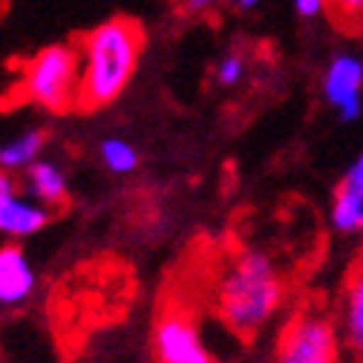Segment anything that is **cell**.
<instances>
[{"label": "cell", "mask_w": 363, "mask_h": 363, "mask_svg": "<svg viewBox=\"0 0 363 363\" xmlns=\"http://www.w3.org/2000/svg\"><path fill=\"white\" fill-rule=\"evenodd\" d=\"M145 50L139 21L113 18L89 29L81 43V110H101L130 86Z\"/></svg>", "instance_id": "1"}, {"label": "cell", "mask_w": 363, "mask_h": 363, "mask_svg": "<svg viewBox=\"0 0 363 363\" xmlns=\"http://www.w3.org/2000/svg\"><path fill=\"white\" fill-rule=\"evenodd\" d=\"M283 297L286 283L271 257L242 248L222 271L216 289V311L219 320L234 335L251 337L277 314Z\"/></svg>", "instance_id": "2"}, {"label": "cell", "mask_w": 363, "mask_h": 363, "mask_svg": "<svg viewBox=\"0 0 363 363\" xmlns=\"http://www.w3.org/2000/svg\"><path fill=\"white\" fill-rule=\"evenodd\" d=\"M18 101L47 113L81 110V52L78 47L52 43L21 64L15 84Z\"/></svg>", "instance_id": "3"}, {"label": "cell", "mask_w": 363, "mask_h": 363, "mask_svg": "<svg viewBox=\"0 0 363 363\" xmlns=\"http://www.w3.org/2000/svg\"><path fill=\"white\" fill-rule=\"evenodd\" d=\"M277 363H340L337 326L317 308H303L277 335Z\"/></svg>", "instance_id": "4"}, {"label": "cell", "mask_w": 363, "mask_h": 363, "mask_svg": "<svg viewBox=\"0 0 363 363\" xmlns=\"http://www.w3.org/2000/svg\"><path fill=\"white\" fill-rule=\"evenodd\" d=\"M153 360L156 363H216L194 314L182 306H164L153 320Z\"/></svg>", "instance_id": "5"}, {"label": "cell", "mask_w": 363, "mask_h": 363, "mask_svg": "<svg viewBox=\"0 0 363 363\" xmlns=\"http://www.w3.org/2000/svg\"><path fill=\"white\" fill-rule=\"evenodd\" d=\"M323 99L337 110L340 121H357L363 113V61L352 52L332 58L323 75Z\"/></svg>", "instance_id": "6"}, {"label": "cell", "mask_w": 363, "mask_h": 363, "mask_svg": "<svg viewBox=\"0 0 363 363\" xmlns=\"http://www.w3.org/2000/svg\"><path fill=\"white\" fill-rule=\"evenodd\" d=\"M50 208L35 199H26L18 194V185L12 173L0 176V231L6 237H32L40 228H47L50 222Z\"/></svg>", "instance_id": "7"}, {"label": "cell", "mask_w": 363, "mask_h": 363, "mask_svg": "<svg viewBox=\"0 0 363 363\" xmlns=\"http://www.w3.org/2000/svg\"><path fill=\"white\" fill-rule=\"evenodd\" d=\"M340 329L346 349L357 363H363V254L349 265L340 300Z\"/></svg>", "instance_id": "8"}, {"label": "cell", "mask_w": 363, "mask_h": 363, "mask_svg": "<svg viewBox=\"0 0 363 363\" xmlns=\"http://www.w3.org/2000/svg\"><path fill=\"white\" fill-rule=\"evenodd\" d=\"M332 225L340 234L363 231V153L349 164L332 199Z\"/></svg>", "instance_id": "9"}, {"label": "cell", "mask_w": 363, "mask_h": 363, "mask_svg": "<svg viewBox=\"0 0 363 363\" xmlns=\"http://www.w3.org/2000/svg\"><path fill=\"white\" fill-rule=\"evenodd\" d=\"M35 289V268L18 242L0 248V303L18 306Z\"/></svg>", "instance_id": "10"}, {"label": "cell", "mask_w": 363, "mask_h": 363, "mask_svg": "<svg viewBox=\"0 0 363 363\" xmlns=\"http://www.w3.org/2000/svg\"><path fill=\"white\" fill-rule=\"evenodd\" d=\"M23 188L35 202L47 208H61L69 199L67 173L55 162H47V159H38L35 164L23 170Z\"/></svg>", "instance_id": "11"}, {"label": "cell", "mask_w": 363, "mask_h": 363, "mask_svg": "<svg viewBox=\"0 0 363 363\" xmlns=\"http://www.w3.org/2000/svg\"><path fill=\"white\" fill-rule=\"evenodd\" d=\"M43 145H47V130H40V127H32L15 135L0 150V167H4V173H23L29 164L40 159Z\"/></svg>", "instance_id": "12"}, {"label": "cell", "mask_w": 363, "mask_h": 363, "mask_svg": "<svg viewBox=\"0 0 363 363\" xmlns=\"http://www.w3.org/2000/svg\"><path fill=\"white\" fill-rule=\"evenodd\" d=\"M99 156H101L104 167L113 173H130V170L139 167V150L124 139H116V135L99 145Z\"/></svg>", "instance_id": "13"}, {"label": "cell", "mask_w": 363, "mask_h": 363, "mask_svg": "<svg viewBox=\"0 0 363 363\" xmlns=\"http://www.w3.org/2000/svg\"><path fill=\"white\" fill-rule=\"evenodd\" d=\"M332 18L346 29H363V0H329Z\"/></svg>", "instance_id": "14"}, {"label": "cell", "mask_w": 363, "mask_h": 363, "mask_svg": "<svg viewBox=\"0 0 363 363\" xmlns=\"http://www.w3.org/2000/svg\"><path fill=\"white\" fill-rule=\"evenodd\" d=\"M245 75V61L237 55V52H228V55H222L219 58V67H216V81L222 86H234L240 84Z\"/></svg>", "instance_id": "15"}, {"label": "cell", "mask_w": 363, "mask_h": 363, "mask_svg": "<svg viewBox=\"0 0 363 363\" xmlns=\"http://www.w3.org/2000/svg\"><path fill=\"white\" fill-rule=\"evenodd\" d=\"M329 9V0H294V12L300 18H317Z\"/></svg>", "instance_id": "16"}, {"label": "cell", "mask_w": 363, "mask_h": 363, "mask_svg": "<svg viewBox=\"0 0 363 363\" xmlns=\"http://www.w3.org/2000/svg\"><path fill=\"white\" fill-rule=\"evenodd\" d=\"M182 6H185L188 15H205L213 6V0H182Z\"/></svg>", "instance_id": "17"}, {"label": "cell", "mask_w": 363, "mask_h": 363, "mask_svg": "<svg viewBox=\"0 0 363 363\" xmlns=\"http://www.w3.org/2000/svg\"><path fill=\"white\" fill-rule=\"evenodd\" d=\"M237 6L248 12V9H254V6H259V0H237Z\"/></svg>", "instance_id": "18"}]
</instances>
